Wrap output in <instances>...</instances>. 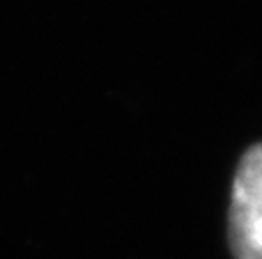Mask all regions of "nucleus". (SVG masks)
Here are the masks:
<instances>
[{
	"mask_svg": "<svg viewBox=\"0 0 262 259\" xmlns=\"http://www.w3.org/2000/svg\"><path fill=\"white\" fill-rule=\"evenodd\" d=\"M228 243L235 259H262V142L242 154L228 209Z\"/></svg>",
	"mask_w": 262,
	"mask_h": 259,
	"instance_id": "obj_1",
	"label": "nucleus"
}]
</instances>
